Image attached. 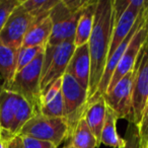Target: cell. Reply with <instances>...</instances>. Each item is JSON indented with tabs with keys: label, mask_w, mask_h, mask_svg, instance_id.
<instances>
[{
	"label": "cell",
	"mask_w": 148,
	"mask_h": 148,
	"mask_svg": "<svg viewBox=\"0 0 148 148\" xmlns=\"http://www.w3.org/2000/svg\"><path fill=\"white\" fill-rule=\"evenodd\" d=\"M63 148H74V147H72V146H70V145H65Z\"/></svg>",
	"instance_id": "31"
},
{
	"label": "cell",
	"mask_w": 148,
	"mask_h": 148,
	"mask_svg": "<svg viewBox=\"0 0 148 148\" xmlns=\"http://www.w3.org/2000/svg\"><path fill=\"white\" fill-rule=\"evenodd\" d=\"M6 148H23L21 136L17 135V136H14V137L11 138V139L7 142Z\"/></svg>",
	"instance_id": "28"
},
{
	"label": "cell",
	"mask_w": 148,
	"mask_h": 148,
	"mask_svg": "<svg viewBox=\"0 0 148 148\" xmlns=\"http://www.w3.org/2000/svg\"><path fill=\"white\" fill-rule=\"evenodd\" d=\"M118 118L116 114L107 106L105 123L101 130V143L113 148H122L125 145V139L120 137L117 131Z\"/></svg>",
	"instance_id": "19"
},
{
	"label": "cell",
	"mask_w": 148,
	"mask_h": 148,
	"mask_svg": "<svg viewBox=\"0 0 148 148\" xmlns=\"http://www.w3.org/2000/svg\"><path fill=\"white\" fill-rule=\"evenodd\" d=\"M97 6V1L88 0L85 6L83 7L78 23H77L75 38H74V46L75 47H79V46L85 45L88 43L93 29Z\"/></svg>",
	"instance_id": "16"
},
{
	"label": "cell",
	"mask_w": 148,
	"mask_h": 148,
	"mask_svg": "<svg viewBox=\"0 0 148 148\" xmlns=\"http://www.w3.org/2000/svg\"><path fill=\"white\" fill-rule=\"evenodd\" d=\"M42 52L29 65L17 72L10 82L2 83L6 89L21 95L32 106L36 115L41 114V75L44 62Z\"/></svg>",
	"instance_id": "3"
},
{
	"label": "cell",
	"mask_w": 148,
	"mask_h": 148,
	"mask_svg": "<svg viewBox=\"0 0 148 148\" xmlns=\"http://www.w3.org/2000/svg\"><path fill=\"white\" fill-rule=\"evenodd\" d=\"M124 139H125V145L122 148H141L139 127L134 123H128Z\"/></svg>",
	"instance_id": "23"
},
{
	"label": "cell",
	"mask_w": 148,
	"mask_h": 148,
	"mask_svg": "<svg viewBox=\"0 0 148 148\" xmlns=\"http://www.w3.org/2000/svg\"><path fill=\"white\" fill-rule=\"evenodd\" d=\"M21 2V0H0V33L2 32L9 15Z\"/></svg>",
	"instance_id": "24"
},
{
	"label": "cell",
	"mask_w": 148,
	"mask_h": 148,
	"mask_svg": "<svg viewBox=\"0 0 148 148\" xmlns=\"http://www.w3.org/2000/svg\"><path fill=\"white\" fill-rule=\"evenodd\" d=\"M61 89L64 101V119L70 131L84 115L88 103V91L67 73L62 76Z\"/></svg>",
	"instance_id": "6"
},
{
	"label": "cell",
	"mask_w": 148,
	"mask_h": 148,
	"mask_svg": "<svg viewBox=\"0 0 148 148\" xmlns=\"http://www.w3.org/2000/svg\"><path fill=\"white\" fill-rule=\"evenodd\" d=\"M114 8H115L116 21L124 13V11L127 9L129 4L131 3V0H113Z\"/></svg>",
	"instance_id": "27"
},
{
	"label": "cell",
	"mask_w": 148,
	"mask_h": 148,
	"mask_svg": "<svg viewBox=\"0 0 148 148\" xmlns=\"http://www.w3.org/2000/svg\"><path fill=\"white\" fill-rule=\"evenodd\" d=\"M61 88L62 78H60L42 91L41 115L50 118H64V101Z\"/></svg>",
	"instance_id": "13"
},
{
	"label": "cell",
	"mask_w": 148,
	"mask_h": 148,
	"mask_svg": "<svg viewBox=\"0 0 148 148\" xmlns=\"http://www.w3.org/2000/svg\"><path fill=\"white\" fill-rule=\"evenodd\" d=\"M116 15L113 0H99L95 15V23L87 43L90 55L88 99L97 93L109 57Z\"/></svg>",
	"instance_id": "1"
},
{
	"label": "cell",
	"mask_w": 148,
	"mask_h": 148,
	"mask_svg": "<svg viewBox=\"0 0 148 148\" xmlns=\"http://www.w3.org/2000/svg\"><path fill=\"white\" fill-rule=\"evenodd\" d=\"M106 114H107V105L103 95L88 99L83 117L99 144H101V136L105 123Z\"/></svg>",
	"instance_id": "14"
},
{
	"label": "cell",
	"mask_w": 148,
	"mask_h": 148,
	"mask_svg": "<svg viewBox=\"0 0 148 148\" xmlns=\"http://www.w3.org/2000/svg\"><path fill=\"white\" fill-rule=\"evenodd\" d=\"M145 5H146V8H147V18H146V23H147V25H148V1H145ZM144 50L148 51V37H147V41H146L145 46H144Z\"/></svg>",
	"instance_id": "30"
},
{
	"label": "cell",
	"mask_w": 148,
	"mask_h": 148,
	"mask_svg": "<svg viewBox=\"0 0 148 148\" xmlns=\"http://www.w3.org/2000/svg\"><path fill=\"white\" fill-rule=\"evenodd\" d=\"M52 31H53V21L49 15L42 21L36 23L29 29L23 39L21 47H38V46L46 47L49 43Z\"/></svg>",
	"instance_id": "18"
},
{
	"label": "cell",
	"mask_w": 148,
	"mask_h": 148,
	"mask_svg": "<svg viewBox=\"0 0 148 148\" xmlns=\"http://www.w3.org/2000/svg\"><path fill=\"white\" fill-rule=\"evenodd\" d=\"M21 139H23V148H58L55 144L51 142L35 139L27 136H21Z\"/></svg>",
	"instance_id": "25"
},
{
	"label": "cell",
	"mask_w": 148,
	"mask_h": 148,
	"mask_svg": "<svg viewBox=\"0 0 148 148\" xmlns=\"http://www.w3.org/2000/svg\"><path fill=\"white\" fill-rule=\"evenodd\" d=\"M147 37H148V25L147 23H145V25L143 27H140L136 32V34L134 35L133 39L131 40L128 48L126 49L125 53L123 54L122 58L120 59L119 63H118L117 67H116L115 71L113 73V76L111 78V81H110V84L107 91L111 90L117 84L120 79L123 78L126 74L131 72L135 68L140 53H141L142 49L144 48L146 41H147Z\"/></svg>",
	"instance_id": "10"
},
{
	"label": "cell",
	"mask_w": 148,
	"mask_h": 148,
	"mask_svg": "<svg viewBox=\"0 0 148 148\" xmlns=\"http://www.w3.org/2000/svg\"><path fill=\"white\" fill-rule=\"evenodd\" d=\"M136 75V66L131 72L126 74L111 89L103 93L106 105L116 114L118 119H125L133 123V85Z\"/></svg>",
	"instance_id": "7"
},
{
	"label": "cell",
	"mask_w": 148,
	"mask_h": 148,
	"mask_svg": "<svg viewBox=\"0 0 148 148\" xmlns=\"http://www.w3.org/2000/svg\"><path fill=\"white\" fill-rule=\"evenodd\" d=\"M144 4L145 0H131V3L127 7V9L116 21L108 59L113 55L120 44L127 38V36L132 31Z\"/></svg>",
	"instance_id": "11"
},
{
	"label": "cell",
	"mask_w": 148,
	"mask_h": 148,
	"mask_svg": "<svg viewBox=\"0 0 148 148\" xmlns=\"http://www.w3.org/2000/svg\"><path fill=\"white\" fill-rule=\"evenodd\" d=\"M18 50L3 45L0 42V76L4 84L10 82L16 74Z\"/></svg>",
	"instance_id": "20"
},
{
	"label": "cell",
	"mask_w": 148,
	"mask_h": 148,
	"mask_svg": "<svg viewBox=\"0 0 148 148\" xmlns=\"http://www.w3.org/2000/svg\"><path fill=\"white\" fill-rule=\"evenodd\" d=\"M82 9L73 13L67 18L53 23V31H52V35L50 37L48 45L58 46L65 42H74L77 23L82 12Z\"/></svg>",
	"instance_id": "15"
},
{
	"label": "cell",
	"mask_w": 148,
	"mask_h": 148,
	"mask_svg": "<svg viewBox=\"0 0 148 148\" xmlns=\"http://www.w3.org/2000/svg\"><path fill=\"white\" fill-rule=\"evenodd\" d=\"M12 137H14V136L9 135L8 133H6V132L3 131V130L0 128V148H6L7 142Z\"/></svg>",
	"instance_id": "29"
},
{
	"label": "cell",
	"mask_w": 148,
	"mask_h": 148,
	"mask_svg": "<svg viewBox=\"0 0 148 148\" xmlns=\"http://www.w3.org/2000/svg\"><path fill=\"white\" fill-rule=\"evenodd\" d=\"M46 47L38 46V47H21L17 53V66L16 73L25 68L32 63L42 52L45 51Z\"/></svg>",
	"instance_id": "22"
},
{
	"label": "cell",
	"mask_w": 148,
	"mask_h": 148,
	"mask_svg": "<svg viewBox=\"0 0 148 148\" xmlns=\"http://www.w3.org/2000/svg\"><path fill=\"white\" fill-rule=\"evenodd\" d=\"M148 101V51L144 48L136 64V75L133 85V123L139 127Z\"/></svg>",
	"instance_id": "9"
},
{
	"label": "cell",
	"mask_w": 148,
	"mask_h": 148,
	"mask_svg": "<svg viewBox=\"0 0 148 148\" xmlns=\"http://www.w3.org/2000/svg\"><path fill=\"white\" fill-rule=\"evenodd\" d=\"M139 133L141 138V148H145L148 145V101L144 110L141 123L139 125Z\"/></svg>",
	"instance_id": "26"
},
{
	"label": "cell",
	"mask_w": 148,
	"mask_h": 148,
	"mask_svg": "<svg viewBox=\"0 0 148 148\" xmlns=\"http://www.w3.org/2000/svg\"><path fill=\"white\" fill-rule=\"evenodd\" d=\"M66 73L76 79L87 91L89 88V77H90V55L88 45L75 47Z\"/></svg>",
	"instance_id": "12"
},
{
	"label": "cell",
	"mask_w": 148,
	"mask_h": 148,
	"mask_svg": "<svg viewBox=\"0 0 148 148\" xmlns=\"http://www.w3.org/2000/svg\"><path fill=\"white\" fill-rule=\"evenodd\" d=\"M74 50V42H65L58 46H46L41 75L42 91L54 81L62 78L66 73Z\"/></svg>",
	"instance_id": "4"
},
{
	"label": "cell",
	"mask_w": 148,
	"mask_h": 148,
	"mask_svg": "<svg viewBox=\"0 0 148 148\" xmlns=\"http://www.w3.org/2000/svg\"><path fill=\"white\" fill-rule=\"evenodd\" d=\"M66 141V145H70L74 148H97L101 145L86 124L84 117L81 118L70 130Z\"/></svg>",
	"instance_id": "17"
},
{
	"label": "cell",
	"mask_w": 148,
	"mask_h": 148,
	"mask_svg": "<svg viewBox=\"0 0 148 148\" xmlns=\"http://www.w3.org/2000/svg\"><path fill=\"white\" fill-rule=\"evenodd\" d=\"M58 2L59 0H21V5L38 23L49 16L51 10Z\"/></svg>",
	"instance_id": "21"
},
{
	"label": "cell",
	"mask_w": 148,
	"mask_h": 148,
	"mask_svg": "<svg viewBox=\"0 0 148 148\" xmlns=\"http://www.w3.org/2000/svg\"><path fill=\"white\" fill-rule=\"evenodd\" d=\"M36 23V19L23 7L21 2L11 12L0 33V42L12 49L19 50L25 35Z\"/></svg>",
	"instance_id": "8"
},
{
	"label": "cell",
	"mask_w": 148,
	"mask_h": 148,
	"mask_svg": "<svg viewBox=\"0 0 148 148\" xmlns=\"http://www.w3.org/2000/svg\"><path fill=\"white\" fill-rule=\"evenodd\" d=\"M68 132L69 128L64 118H50L40 114L25 124L18 135L51 142L58 147L66 141Z\"/></svg>",
	"instance_id": "5"
},
{
	"label": "cell",
	"mask_w": 148,
	"mask_h": 148,
	"mask_svg": "<svg viewBox=\"0 0 148 148\" xmlns=\"http://www.w3.org/2000/svg\"><path fill=\"white\" fill-rule=\"evenodd\" d=\"M145 148H148V145H147V146H146V147H145Z\"/></svg>",
	"instance_id": "32"
},
{
	"label": "cell",
	"mask_w": 148,
	"mask_h": 148,
	"mask_svg": "<svg viewBox=\"0 0 148 148\" xmlns=\"http://www.w3.org/2000/svg\"><path fill=\"white\" fill-rule=\"evenodd\" d=\"M37 116L32 106L21 95L6 89L0 82V128L17 136L21 128Z\"/></svg>",
	"instance_id": "2"
}]
</instances>
